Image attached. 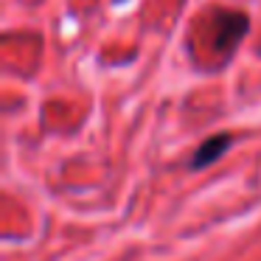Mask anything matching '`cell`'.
Returning a JSON list of instances; mask_svg holds the SVG:
<instances>
[{
    "mask_svg": "<svg viewBox=\"0 0 261 261\" xmlns=\"http://www.w3.org/2000/svg\"><path fill=\"white\" fill-rule=\"evenodd\" d=\"M247 34V17L239 12H219L216 14V51L222 57H230L233 48Z\"/></svg>",
    "mask_w": 261,
    "mask_h": 261,
    "instance_id": "cell-1",
    "label": "cell"
},
{
    "mask_svg": "<svg viewBox=\"0 0 261 261\" xmlns=\"http://www.w3.org/2000/svg\"><path fill=\"white\" fill-rule=\"evenodd\" d=\"M227 146H230V135H214V138H208V141H205L202 146L194 152L191 169H205V166H211L216 158H222V154L227 152Z\"/></svg>",
    "mask_w": 261,
    "mask_h": 261,
    "instance_id": "cell-2",
    "label": "cell"
},
{
    "mask_svg": "<svg viewBox=\"0 0 261 261\" xmlns=\"http://www.w3.org/2000/svg\"><path fill=\"white\" fill-rule=\"evenodd\" d=\"M115 3H124V0H115Z\"/></svg>",
    "mask_w": 261,
    "mask_h": 261,
    "instance_id": "cell-3",
    "label": "cell"
}]
</instances>
